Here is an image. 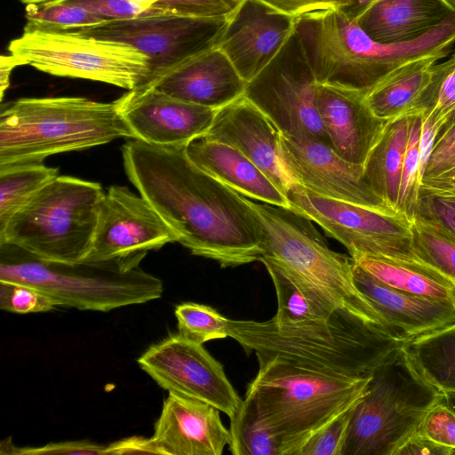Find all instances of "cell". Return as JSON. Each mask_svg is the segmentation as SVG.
<instances>
[{
	"label": "cell",
	"mask_w": 455,
	"mask_h": 455,
	"mask_svg": "<svg viewBox=\"0 0 455 455\" xmlns=\"http://www.w3.org/2000/svg\"><path fill=\"white\" fill-rule=\"evenodd\" d=\"M122 156L131 183L192 254L221 267L259 260L262 232L244 196L198 168L186 147L130 139Z\"/></svg>",
	"instance_id": "6da1fadb"
},
{
	"label": "cell",
	"mask_w": 455,
	"mask_h": 455,
	"mask_svg": "<svg viewBox=\"0 0 455 455\" xmlns=\"http://www.w3.org/2000/svg\"><path fill=\"white\" fill-rule=\"evenodd\" d=\"M228 333L247 355L254 353L259 364L278 361L352 378L371 377L404 344L344 309L327 321L306 323L228 319Z\"/></svg>",
	"instance_id": "7a4b0ae2"
},
{
	"label": "cell",
	"mask_w": 455,
	"mask_h": 455,
	"mask_svg": "<svg viewBox=\"0 0 455 455\" xmlns=\"http://www.w3.org/2000/svg\"><path fill=\"white\" fill-rule=\"evenodd\" d=\"M119 138L134 139L116 100L21 98L0 113V167L43 163L52 155L83 150Z\"/></svg>",
	"instance_id": "3957f363"
},
{
	"label": "cell",
	"mask_w": 455,
	"mask_h": 455,
	"mask_svg": "<svg viewBox=\"0 0 455 455\" xmlns=\"http://www.w3.org/2000/svg\"><path fill=\"white\" fill-rule=\"evenodd\" d=\"M143 258L55 262L39 259L14 244L0 243V282L34 287L58 306L108 312L162 296L163 282L140 267Z\"/></svg>",
	"instance_id": "277c9868"
},
{
	"label": "cell",
	"mask_w": 455,
	"mask_h": 455,
	"mask_svg": "<svg viewBox=\"0 0 455 455\" xmlns=\"http://www.w3.org/2000/svg\"><path fill=\"white\" fill-rule=\"evenodd\" d=\"M371 378L331 375L269 361L259 364L245 395L276 438L281 455H299L312 435L364 396Z\"/></svg>",
	"instance_id": "5b68a950"
},
{
	"label": "cell",
	"mask_w": 455,
	"mask_h": 455,
	"mask_svg": "<svg viewBox=\"0 0 455 455\" xmlns=\"http://www.w3.org/2000/svg\"><path fill=\"white\" fill-rule=\"evenodd\" d=\"M444 392L429 380L403 346L372 374L355 404L341 455H395Z\"/></svg>",
	"instance_id": "8992f818"
},
{
	"label": "cell",
	"mask_w": 455,
	"mask_h": 455,
	"mask_svg": "<svg viewBox=\"0 0 455 455\" xmlns=\"http://www.w3.org/2000/svg\"><path fill=\"white\" fill-rule=\"evenodd\" d=\"M104 196L97 182L58 175L12 217L0 231V243L48 261H83L92 247Z\"/></svg>",
	"instance_id": "52a82bcc"
},
{
	"label": "cell",
	"mask_w": 455,
	"mask_h": 455,
	"mask_svg": "<svg viewBox=\"0 0 455 455\" xmlns=\"http://www.w3.org/2000/svg\"><path fill=\"white\" fill-rule=\"evenodd\" d=\"M244 199L261 228L262 256L296 273L336 308L379 324L389 333L380 315L355 285L352 258L332 251L311 220L291 208L256 203L246 196Z\"/></svg>",
	"instance_id": "ba28073f"
},
{
	"label": "cell",
	"mask_w": 455,
	"mask_h": 455,
	"mask_svg": "<svg viewBox=\"0 0 455 455\" xmlns=\"http://www.w3.org/2000/svg\"><path fill=\"white\" fill-rule=\"evenodd\" d=\"M8 52L20 66L128 91L145 84L150 74L148 58L136 48L68 31L23 29L21 36L10 42Z\"/></svg>",
	"instance_id": "9c48e42d"
},
{
	"label": "cell",
	"mask_w": 455,
	"mask_h": 455,
	"mask_svg": "<svg viewBox=\"0 0 455 455\" xmlns=\"http://www.w3.org/2000/svg\"><path fill=\"white\" fill-rule=\"evenodd\" d=\"M229 16H190L153 8L132 19L58 31L116 41L136 48L149 60L150 74L144 86L187 60L218 46Z\"/></svg>",
	"instance_id": "30bf717a"
},
{
	"label": "cell",
	"mask_w": 455,
	"mask_h": 455,
	"mask_svg": "<svg viewBox=\"0 0 455 455\" xmlns=\"http://www.w3.org/2000/svg\"><path fill=\"white\" fill-rule=\"evenodd\" d=\"M316 84L305 47L295 30L274 60L247 83L243 95L283 135L331 146L315 107Z\"/></svg>",
	"instance_id": "8fae6325"
},
{
	"label": "cell",
	"mask_w": 455,
	"mask_h": 455,
	"mask_svg": "<svg viewBox=\"0 0 455 455\" xmlns=\"http://www.w3.org/2000/svg\"><path fill=\"white\" fill-rule=\"evenodd\" d=\"M285 196L291 209L320 226L350 256L361 253L419 260L411 221L400 214L324 197L297 183L290 184Z\"/></svg>",
	"instance_id": "7c38bea8"
},
{
	"label": "cell",
	"mask_w": 455,
	"mask_h": 455,
	"mask_svg": "<svg viewBox=\"0 0 455 455\" xmlns=\"http://www.w3.org/2000/svg\"><path fill=\"white\" fill-rule=\"evenodd\" d=\"M137 363L162 388L209 403L229 419L243 401L222 364L179 333L149 347Z\"/></svg>",
	"instance_id": "4fadbf2b"
},
{
	"label": "cell",
	"mask_w": 455,
	"mask_h": 455,
	"mask_svg": "<svg viewBox=\"0 0 455 455\" xmlns=\"http://www.w3.org/2000/svg\"><path fill=\"white\" fill-rule=\"evenodd\" d=\"M280 164L290 183L331 199L398 214L372 189L363 165L343 159L331 146L281 133Z\"/></svg>",
	"instance_id": "5bb4252c"
},
{
	"label": "cell",
	"mask_w": 455,
	"mask_h": 455,
	"mask_svg": "<svg viewBox=\"0 0 455 455\" xmlns=\"http://www.w3.org/2000/svg\"><path fill=\"white\" fill-rule=\"evenodd\" d=\"M174 242V233L140 195L115 185L105 193L92 247L84 260L145 257Z\"/></svg>",
	"instance_id": "9a60e30c"
},
{
	"label": "cell",
	"mask_w": 455,
	"mask_h": 455,
	"mask_svg": "<svg viewBox=\"0 0 455 455\" xmlns=\"http://www.w3.org/2000/svg\"><path fill=\"white\" fill-rule=\"evenodd\" d=\"M116 101L134 139L161 148L186 147L205 136L218 111L153 87L128 91Z\"/></svg>",
	"instance_id": "2e32d148"
},
{
	"label": "cell",
	"mask_w": 455,
	"mask_h": 455,
	"mask_svg": "<svg viewBox=\"0 0 455 455\" xmlns=\"http://www.w3.org/2000/svg\"><path fill=\"white\" fill-rule=\"evenodd\" d=\"M296 20L261 0H242L218 47L248 83L278 54L295 31Z\"/></svg>",
	"instance_id": "e0dca14e"
},
{
	"label": "cell",
	"mask_w": 455,
	"mask_h": 455,
	"mask_svg": "<svg viewBox=\"0 0 455 455\" xmlns=\"http://www.w3.org/2000/svg\"><path fill=\"white\" fill-rule=\"evenodd\" d=\"M220 411L209 403L169 392L149 438L155 454L221 455L230 434Z\"/></svg>",
	"instance_id": "ac0fdd59"
},
{
	"label": "cell",
	"mask_w": 455,
	"mask_h": 455,
	"mask_svg": "<svg viewBox=\"0 0 455 455\" xmlns=\"http://www.w3.org/2000/svg\"><path fill=\"white\" fill-rule=\"evenodd\" d=\"M365 95L356 89L317 82L315 96L331 148L343 159L361 165L388 122L373 114Z\"/></svg>",
	"instance_id": "d6986e66"
},
{
	"label": "cell",
	"mask_w": 455,
	"mask_h": 455,
	"mask_svg": "<svg viewBox=\"0 0 455 455\" xmlns=\"http://www.w3.org/2000/svg\"><path fill=\"white\" fill-rule=\"evenodd\" d=\"M205 137L239 150L286 194L291 183L280 164L281 132L244 95L218 109Z\"/></svg>",
	"instance_id": "ffe728a7"
},
{
	"label": "cell",
	"mask_w": 455,
	"mask_h": 455,
	"mask_svg": "<svg viewBox=\"0 0 455 455\" xmlns=\"http://www.w3.org/2000/svg\"><path fill=\"white\" fill-rule=\"evenodd\" d=\"M356 287L384 321L389 333L405 343L455 323V303L390 287L354 263Z\"/></svg>",
	"instance_id": "44dd1931"
},
{
	"label": "cell",
	"mask_w": 455,
	"mask_h": 455,
	"mask_svg": "<svg viewBox=\"0 0 455 455\" xmlns=\"http://www.w3.org/2000/svg\"><path fill=\"white\" fill-rule=\"evenodd\" d=\"M246 84L226 54L216 46L140 87H153L174 98L219 109L243 96Z\"/></svg>",
	"instance_id": "7402d4cb"
},
{
	"label": "cell",
	"mask_w": 455,
	"mask_h": 455,
	"mask_svg": "<svg viewBox=\"0 0 455 455\" xmlns=\"http://www.w3.org/2000/svg\"><path fill=\"white\" fill-rule=\"evenodd\" d=\"M186 153L198 168L239 194L291 208L286 196L236 148L204 136L189 142Z\"/></svg>",
	"instance_id": "603a6c76"
},
{
	"label": "cell",
	"mask_w": 455,
	"mask_h": 455,
	"mask_svg": "<svg viewBox=\"0 0 455 455\" xmlns=\"http://www.w3.org/2000/svg\"><path fill=\"white\" fill-rule=\"evenodd\" d=\"M453 12L446 0H380L355 21L374 41L396 44L422 36Z\"/></svg>",
	"instance_id": "cb8c5ba5"
},
{
	"label": "cell",
	"mask_w": 455,
	"mask_h": 455,
	"mask_svg": "<svg viewBox=\"0 0 455 455\" xmlns=\"http://www.w3.org/2000/svg\"><path fill=\"white\" fill-rule=\"evenodd\" d=\"M441 60L427 57L393 71L365 95L373 114L384 120L419 113L422 97L431 81L433 66Z\"/></svg>",
	"instance_id": "d4e9b609"
},
{
	"label": "cell",
	"mask_w": 455,
	"mask_h": 455,
	"mask_svg": "<svg viewBox=\"0 0 455 455\" xmlns=\"http://www.w3.org/2000/svg\"><path fill=\"white\" fill-rule=\"evenodd\" d=\"M350 257L355 265L390 287L455 303V281L420 260L361 253Z\"/></svg>",
	"instance_id": "484cf974"
},
{
	"label": "cell",
	"mask_w": 455,
	"mask_h": 455,
	"mask_svg": "<svg viewBox=\"0 0 455 455\" xmlns=\"http://www.w3.org/2000/svg\"><path fill=\"white\" fill-rule=\"evenodd\" d=\"M263 263L274 284L277 311L273 318L282 323H306L329 320L336 308L315 287L296 273L266 256Z\"/></svg>",
	"instance_id": "4316f807"
},
{
	"label": "cell",
	"mask_w": 455,
	"mask_h": 455,
	"mask_svg": "<svg viewBox=\"0 0 455 455\" xmlns=\"http://www.w3.org/2000/svg\"><path fill=\"white\" fill-rule=\"evenodd\" d=\"M410 121L411 116L389 120L363 164L367 181L395 212Z\"/></svg>",
	"instance_id": "83f0119b"
},
{
	"label": "cell",
	"mask_w": 455,
	"mask_h": 455,
	"mask_svg": "<svg viewBox=\"0 0 455 455\" xmlns=\"http://www.w3.org/2000/svg\"><path fill=\"white\" fill-rule=\"evenodd\" d=\"M424 375L443 391H455V323L406 341Z\"/></svg>",
	"instance_id": "f1b7e54d"
},
{
	"label": "cell",
	"mask_w": 455,
	"mask_h": 455,
	"mask_svg": "<svg viewBox=\"0 0 455 455\" xmlns=\"http://www.w3.org/2000/svg\"><path fill=\"white\" fill-rule=\"evenodd\" d=\"M59 175L43 163L0 167V231L41 188Z\"/></svg>",
	"instance_id": "f546056e"
},
{
	"label": "cell",
	"mask_w": 455,
	"mask_h": 455,
	"mask_svg": "<svg viewBox=\"0 0 455 455\" xmlns=\"http://www.w3.org/2000/svg\"><path fill=\"white\" fill-rule=\"evenodd\" d=\"M229 451L233 455H281L276 438L262 421L253 400L245 395L230 418Z\"/></svg>",
	"instance_id": "4dcf8cb0"
},
{
	"label": "cell",
	"mask_w": 455,
	"mask_h": 455,
	"mask_svg": "<svg viewBox=\"0 0 455 455\" xmlns=\"http://www.w3.org/2000/svg\"><path fill=\"white\" fill-rule=\"evenodd\" d=\"M411 226L417 259L455 281V239L418 217L411 220Z\"/></svg>",
	"instance_id": "1f68e13d"
},
{
	"label": "cell",
	"mask_w": 455,
	"mask_h": 455,
	"mask_svg": "<svg viewBox=\"0 0 455 455\" xmlns=\"http://www.w3.org/2000/svg\"><path fill=\"white\" fill-rule=\"evenodd\" d=\"M419 113L440 125L455 118V52L446 61L433 66Z\"/></svg>",
	"instance_id": "d6a6232c"
},
{
	"label": "cell",
	"mask_w": 455,
	"mask_h": 455,
	"mask_svg": "<svg viewBox=\"0 0 455 455\" xmlns=\"http://www.w3.org/2000/svg\"><path fill=\"white\" fill-rule=\"evenodd\" d=\"M174 314L178 333L193 342L203 345L228 337V318L210 306L185 302L175 307Z\"/></svg>",
	"instance_id": "836d02e7"
},
{
	"label": "cell",
	"mask_w": 455,
	"mask_h": 455,
	"mask_svg": "<svg viewBox=\"0 0 455 455\" xmlns=\"http://www.w3.org/2000/svg\"><path fill=\"white\" fill-rule=\"evenodd\" d=\"M421 126L422 114L411 115L396 208L397 212L410 221L415 216L421 183L419 156Z\"/></svg>",
	"instance_id": "e575fe53"
},
{
	"label": "cell",
	"mask_w": 455,
	"mask_h": 455,
	"mask_svg": "<svg viewBox=\"0 0 455 455\" xmlns=\"http://www.w3.org/2000/svg\"><path fill=\"white\" fill-rule=\"evenodd\" d=\"M24 29L68 30L106 21L86 10L57 2L28 4Z\"/></svg>",
	"instance_id": "d590c367"
},
{
	"label": "cell",
	"mask_w": 455,
	"mask_h": 455,
	"mask_svg": "<svg viewBox=\"0 0 455 455\" xmlns=\"http://www.w3.org/2000/svg\"><path fill=\"white\" fill-rule=\"evenodd\" d=\"M414 217L435 226L455 239V194L420 186Z\"/></svg>",
	"instance_id": "8d00e7d4"
},
{
	"label": "cell",
	"mask_w": 455,
	"mask_h": 455,
	"mask_svg": "<svg viewBox=\"0 0 455 455\" xmlns=\"http://www.w3.org/2000/svg\"><path fill=\"white\" fill-rule=\"evenodd\" d=\"M57 302L39 290L19 283L0 282L1 309L16 314L48 312Z\"/></svg>",
	"instance_id": "74e56055"
},
{
	"label": "cell",
	"mask_w": 455,
	"mask_h": 455,
	"mask_svg": "<svg viewBox=\"0 0 455 455\" xmlns=\"http://www.w3.org/2000/svg\"><path fill=\"white\" fill-rule=\"evenodd\" d=\"M356 403L337 415L312 435L303 445L299 455H341L349 422Z\"/></svg>",
	"instance_id": "f35d334b"
},
{
	"label": "cell",
	"mask_w": 455,
	"mask_h": 455,
	"mask_svg": "<svg viewBox=\"0 0 455 455\" xmlns=\"http://www.w3.org/2000/svg\"><path fill=\"white\" fill-rule=\"evenodd\" d=\"M453 167H455V118L441 124L421 181L436 177Z\"/></svg>",
	"instance_id": "ab89813d"
},
{
	"label": "cell",
	"mask_w": 455,
	"mask_h": 455,
	"mask_svg": "<svg viewBox=\"0 0 455 455\" xmlns=\"http://www.w3.org/2000/svg\"><path fill=\"white\" fill-rule=\"evenodd\" d=\"M419 431L435 443L451 448L455 454V413L443 402L424 416Z\"/></svg>",
	"instance_id": "60d3db41"
},
{
	"label": "cell",
	"mask_w": 455,
	"mask_h": 455,
	"mask_svg": "<svg viewBox=\"0 0 455 455\" xmlns=\"http://www.w3.org/2000/svg\"><path fill=\"white\" fill-rule=\"evenodd\" d=\"M242 0H164L153 8L199 17L229 16Z\"/></svg>",
	"instance_id": "b9f144b4"
},
{
	"label": "cell",
	"mask_w": 455,
	"mask_h": 455,
	"mask_svg": "<svg viewBox=\"0 0 455 455\" xmlns=\"http://www.w3.org/2000/svg\"><path fill=\"white\" fill-rule=\"evenodd\" d=\"M53 2L81 7L106 21L135 18L153 9L127 0H56Z\"/></svg>",
	"instance_id": "7bdbcfd3"
},
{
	"label": "cell",
	"mask_w": 455,
	"mask_h": 455,
	"mask_svg": "<svg viewBox=\"0 0 455 455\" xmlns=\"http://www.w3.org/2000/svg\"><path fill=\"white\" fill-rule=\"evenodd\" d=\"M8 454L42 455V454H83L109 455L108 445H102L90 441H70L48 443L42 447L17 448L12 442L6 446Z\"/></svg>",
	"instance_id": "ee69618b"
},
{
	"label": "cell",
	"mask_w": 455,
	"mask_h": 455,
	"mask_svg": "<svg viewBox=\"0 0 455 455\" xmlns=\"http://www.w3.org/2000/svg\"><path fill=\"white\" fill-rule=\"evenodd\" d=\"M270 7L298 18L307 13L326 9H337L338 0H261Z\"/></svg>",
	"instance_id": "f6af8a7d"
},
{
	"label": "cell",
	"mask_w": 455,
	"mask_h": 455,
	"mask_svg": "<svg viewBox=\"0 0 455 455\" xmlns=\"http://www.w3.org/2000/svg\"><path fill=\"white\" fill-rule=\"evenodd\" d=\"M419 454L452 455V450L435 443L418 429L395 451V455Z\"/></svg>",
	"instance_id": "bcb514c9"
},
{
	"label": "cell",
	"mask_w": 455,
	"mask_h": 455,
	"mask_svg": "<svg viewBox=\"0 0 455 455\" xmlns=\"http://www.w3.org/2000/svg\"><path fill=\"white\" fill-rule=\"evenodd\" d=\"M440 126L441 125L436 124L431 117L422 115V126L419 140L421 179L438 135Z\"/></svg>",
	"instance_id": "7dc6e473"
},
{
	"label": "cell",
	"mask_w": 455,
	"mask_h": 455,
	"mask_svg": "<svg viewBox=\"0 0 455 455\" xmlns=\"http://www.w3.org/2000/svg\"><path fill=\"white\" fill-rule=\"evenodd\" d=\"M109 454H155L149 438L133 436L108 444Z\"/></svg>",
	"instance_id": "c3c4849f"
},
{
	"label": "cell",
	"mask_w": 455,
	"mask_h": 455,
	"mask_svg": "<svg viewBox=\"0 0 455 455\" xmlns=\"http://www.w3.org/2000/svg\"><path fill=\"white\" fill-rule=\"evenodd\" d=\"M420 186L439 192L455 194V167L436 177L422 180Z\"/></svg>",
	"instance_id": "681fc988"
},
{
	"label": "cell",
	"mask_w": 455,
	"mask_h": 455,
	"mask_svg": "<svg viewBox=\"0 0 455 455\" xmlns=\"http://www.w3.org/2000/svg\"><path fill=\"white\" fill-rule=\"evenodd\" d=\"M380 0H338L337 9L355 20L363 12Z\"/></svg>",
	"instance_id": "f907efd6"
},
{
	"label": "cell",
	"mask_w": 455,
	"mask_h": 455,
	"mask_svg": "<svg viewBox=\"0 0 455 455\" xmlns=\"http://www.w3.org/2000/svg\"><path fill=\"white\" fill-rule=\"evenodd\" d=\"M1 79H0V92L1 99H3L5 90L10 84V76L12 71L20 65V62L11 54H3L1 56Z\"/></svg>",
	"instance_id": "816d5d0a"
},
{
	"label": "cell",
	"mask_w": 455,
	"mask_h": 455,
	"mask_svg": "<svg viewBox=\"0 0 455 455\" xmlns=\"http://www.w3.org/2000/svg\"><path fill=\"white\" fill-rule=\"evenodd\" d=\"M443 403L455 413V391H443Z\"/></svg>",
	"instance_id": "f5cc1de1"
},
{
	"label": "cell",
	"mask_w": 455,
	"mask_h": 455,
	"mask_svg": "<svg viewBox=\"0 0 455 455\" xmlns=\"http://www.w3.org/2000/svg\"><path fill=\"white\" fill-rule=\"evenodd\" d=\"M146 8H153L164 0H127Z\"/></svg>",
	"instance_id": "db71d44e"
},
{
	"label": "cell",
	"mask_w": 455,
	"mask_h": 455,
	"mask_svg": "<svg viewBox=\"0 0 455 455\" xmlns=\"http://www.w3.org/2000/svg\"><path fill=\"white\" fill-rule=\"evenodd\" d=\"M21 3L28 4H45L53 2L56 0H20Z\"/></svg>",
	"instance_id": "11a10c76"
},
{
	"label": "cell",
	"mask_w": 455,
	"mask_h": 455,
	"mask_svg": "<svg viewBox=\"0 0 455 455\" xmlns=\"http://www.w3.org/2000/svg\"><path fill=\"white\" fill-rule=\"evenodd\" d=\"M448 3H450L451 5L455 6V0H446Z\"/></svg>",
	"instance_id": "9f6ffc18"
}]
</instances>
